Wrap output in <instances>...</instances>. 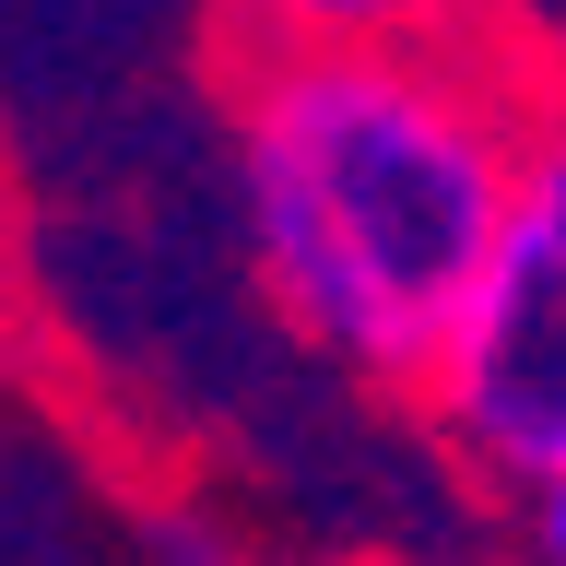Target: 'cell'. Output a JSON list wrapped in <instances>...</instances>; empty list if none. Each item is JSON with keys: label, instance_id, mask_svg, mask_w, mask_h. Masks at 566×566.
<instances>
[{"label": "cell", "instance_id": "2", "mask_svg": "<svg viewBox=\"0 0 566 566\" xmlns=\"http://www.w3.org/2000/svg\"><path fill=\"white\" fill-rule=\"evenodd\" d=\"M424 413L495 484L566 472V95L543 106L507 224L484 248V283L460 295L449 343L424 366Z\"/></svg>", "mask_w": 566, "mask_h": 566}, {"label": "cell", "instance_id": "4", "mask_svg": "<svg viewBox=\"0 0 566 566\" xmlns=\"http://www.w3.org/2000/svg\"><path fill=\"white\" fill-rule=\"evenodd\" d=\"M248 48H366V35H437L484 0H224Z\"/></svg>", "mask_w": 566, "mask_h": 566}, {"label": "cell", "instance_id": "5", "mask_svg": "<svg viewBox=\"0 0 566 566\" xmlns=\"http://www.w3.org/2000/svg\"><path fill=\"white\" fill-rule=\"evenodd\" d=\"M12 331H24V237H12V177H0V401H12Z\"/></svg>", "mask_w": 566, "mask_h": 566}, {"label": "cell", "instance_id": "1", "mask_svg": "<svg viewBox=\"0 0 566 566\" xmlns=\"http://www.w3.org/2000/svg\"><path fill=\"white\" fill-rule=\"evenodd\" d=\"M555 83L520 35L472 12L366 48H248L224 60V201L272 331L331 378L424 389L460 295L484 283L520 154Z\"/></svg>", "mask_w": 566, "mask_h": 566}, {"label": "cell", "instance_id": "6", "mask_svg": "<svg viewBox=\"0 0 566 566\" xmlns=\"http://www.w3.org/2000/svg\"><path fill=\"white\" fill-rule=\"evenodd\" d=\"M520 543H531V566H566V472L520 484Z\"/></svg>", "mask_w": 566, "mask_h": 566}, {"label": "cell", "instance_id": "3", "mask_svg": "<svg viewBox=\"0 0 566 566\" xmlns=\"http://www.w3.org/2000/svg\"><path fill=\"white\" fill-rule=\"evenodd\" d=\"M0 566H212L189 531H130L95 460L0 413Z\"/></svg>", "mask_w": 566, "mask_h": 566}]
</instances>
